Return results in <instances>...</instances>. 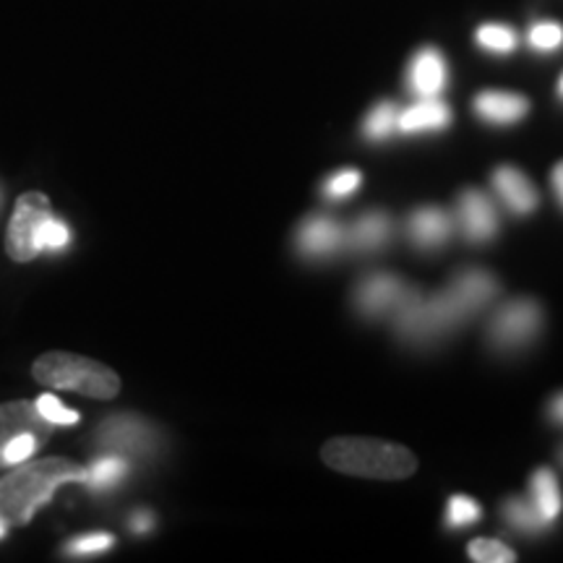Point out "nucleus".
Wrapping results in <instances>:
<instances>
[{"label":"nucleus","mask_w":563,"mask_h":563,"mask_svg":"<svg viewBox=\"0 0 563 563\" xmlns=\"http://www.w3.org/2000/svg\"><path fill=\"white\" fill-rule=\"evenodd\" d=\"M475 112L490 125H511L530 112V100L517 91H481L475 97Z\"/></svg>","instance_id":"nucleus-15"},{"label":"nucleus","mask_w":563,"mask_h":563,"mask_svg":"<svg viewBox=\"0 0 563 563\" xmlns=\"http://www.w3.org/2000/svg\"><path fill=\"white\" fill-rule=\"evenodd\" d=\"M399 133V108L394 102H378L363 121V136L368 141H386Z\"/></svg>","instance_id":"nucleus-20"},{"label":"nucleus","mask_w":563,"mask_h":563,"mask_svg":"<svg viewBox=\"0 0 563 563\" xmlns=\"http://www.w3.org/2000/svg\"><path fill=\"white\" fill-rule=\"evenodd\" d=\"M493 191L498 194L504 207L517 217L532 214L540 203V194L538 188L532 186V180L527 178L522 170L509 165L498 167V170L493 173Z\"/></svg>","instance_id":"nucleus-13"},{"label":"nucleus","mask_w":563,"mask_h":563,"mask_svg":"<svg viewBox=\"0 0 563 563\" xmlns=\"http://www.w3.org/2000/svg\"><path fill=\"white\" fill-rule=\"evenodd\" d=\"M102 439L115 452H144L150 446V426L129 415L112 418L102 426Z\"/></svg>","instance_id":"nucleus-17"},{"label":"nucleus","mask_w":563,"mask_h":563,"mask_svg":"<svg viewBox=\"0 0 563 563\" xmlns=\"http://www.w3.org/2000/svg\"><path fill=\"white\" fill-rule=\"evenodd\" d=\"M295 249L302 258H311V262L332 258L344 249V224L327 214L308 217L295 232Z\"/></svg>","instance_id":"nucleus-8"},{"label":"nucleus","mask_w":563,"mask_h":563,"mask_svg":"<svg viewBox=\"0 0 563 563\" xmlns=\"http://www.w3.org/2000/svg\"><path fill=\"white\" fill-rule=\"evenodd\" d=\"M34 405H37V410L45 415V418L51 420L53 426H76V422L81 420L79 412L70 410V407H66L63 402H58L53 394H42V397Z\"/></svg>","instance_id":"nucleus-27"},{"label":"nucleus","mask_w":563,"mask_h":563,"mask_svg":"<svg viewBox=\"0 0 563 563\" xmlns=\"http://www.w3.org/2000/svg\"><path fill=\"white\" fill-rule=\"evenodd\" d=\"M446 81L449 68L443 55L435 47H422V51H418V55L410 60V68H407V89L418 100H431V97H439L446 89Z\"/></svg>","instance_id":"nucleus-12"},{"label":"nucleus","mask_w":563,"mask_h":563,"mask_svg":"<svg viewBox=\"0 0 563 563\" xmlns=\"http://www.w3.org/2000/svg\"><path fill=\"white\" fill-rule=\"evenodd\" d=\"M53 220L51 199L40 191L21 194L13 207L11 222L5 228V253L16 264H30L45 251V235L47 222Z\"/></svg>","instance_id":"nucleus-5"},{"label":"nucleus","mask_w":563,"mask_h":563,"mask_svg":"<svg viewBox=\"0 0 563 563\" xmlns=\"http://www.w3.org/2000/svg\"><path fill=\"white\" fill-rule=\"evenodd\" d=\"M530 504L534 506V511L540 514V519L551 527L561 514V490H559V481L548 467L534 470L530 477Z\"/></svg>","instance_id":"nucleus-18"},{"label":"nucleus","mask_w":563,"mask_h":563,"mask_svg":"<svg viewBox=\"0 0 563 563\" xmlns=\"http://www.w3.org/2000/svg\"><path fill=\"white\" fill-rule=\"evenodd\" d=\"M551 186H553L555 199H559V203L563 207V159L559 162V165L553 167V173H551Z\"/></svg>","instance_id":"nucleus-31"},{"label":"nucleus","mask_w":563,"mask_h":563,"mask_svg":"<svg viewBox=\"0 0 563 563\" xmlns=\"http://www.w3.org/2000/svg\"><path fill=\"white\" fill-rule=\"evenodd\" d=\"M3 534H5V519L0 517V538H3Z\"/></svg>","instance_id":"nucleus-34"},{"label":"nucleus","mask_w":563,"mask_h":563,"mask_svg":"<svg viewBox=\"0 0 563 563\" xmlns=\"http://www.w3.org/2000/svg\"><path fill=\"white\" fill-rule=\"evenodd\" d=\"M456 222L470 243H488L498 235V209L483 191H464L456 201Z\"/></svg>","instance_id":"nucleus-9"},{"label":"nucleus","mask_w":563,"mask_h":563,"mask_svg":"<svg viewBox=\"0 0 563 563\" xmlns=\"http://www.w3.org/2000/svg\"><path fill=\"white\" fill-rule=\"evenodd\" d=\"M152 525H154L152 514H146V511H139L136 517L131 519V527H133V532H150V530H152Z\"/></svg>","instance_id":"nucleus-32"},{"label":"nucleus","mask_w":563,"mask_h":563,"mask_svg":"<svg viewBox=\"0 0 563 563\" xmlns=\"http://www.w3.org/2000/svg\"><path fill=\"white\" fill-rule=\"evenodd\" d=\"M543 306L532 298H514L504 302L488 321V344L498 352H519L543 332Z\"/></svg>","instance_id":"nucleus-6"},{"label":"nucleus","mask_w":563,"mask_h":563,"mask_svg":"<svg viewBox=\"0 0 563 563\" xmlns=\"http://www.w3.org/2000/svg\"><path fill=\"white\" fill-rule=\"evenodd\" d=\"M37 446H40V441L34 439V435H30V433L16 435V439H11L3 449H0V462H3V464H19V462L30 460Z\"/></svg>","instance_id":"nucleus-28"},{"label":"nucleus","mask_w":563,"mask_h":563,"mask_svg":"<svg viewBox=\"0 0 563 563\" xmlns=\"http://www.w3.org/2000/svg\"><path fill=\"white\" fill-rule=\"evenodd\" d=\"M112 543H115V540H112L110 532H89V534H84V538L70 540L68 553H76V555L102 553V551H108Z\"/></svg>","instance_id":"nucleus-29"},{"label":"nucleus","mask_w":563,"mask_h":563,"mask_svg":"<svg viewBox=\"0 0 563 563\" xmlns=\"http://www.w3.org/2000/svg\"><path fill=\"white\" fill-rule=\"evenodd\" d=\"M449 123H452V110L439 97L418 100L412 108L399 110V133H433L449 129Z\"/></svg>","instance_id":"nucleus-16"},{"label":"nucleus","mask_w":563,"mask_h":563,"mask_svg":"<svg viewBox=\"0 0 563 563\" xmlns=\"http://www.w3.org/2000/svg\"><path fill=\"white\" fill-rule=\"evenodd\" d=\"M527 40H530L532 51L553 53L563 45V26L555 24V21H538V24H532Z\"/></svg>","instance_id":"nucleus-25"},{"label":"nucleus","mask_w":563,"mask_h":563,"mask_svg":"<svg viewBox=\"0 0 563 563\" xmlns=\"http://www.w3.org/2000/svg\"><path fill=\"white\" fill-rule=\"evenodd\" d=\"M559 95L563 97V76H561V84H559Z\"/></svg>","instance_id":"nucleus-35"},{"label":"nucleus","mask_w":563,"mask_h":563,"mask_svg":"<svg viewBox=\"0 0 563 563\" xmlns=\"http://www.w3.org/2000/svg\"><path fill=\"white\" fill-rule=\"evenodd\" d=\"M477 45L493 55H509L517 51V32L506 24H483L475 34Z\"/></svg>","instance_id":"nucleus-21"},{"label":"nucleus","mask_w":563,"mask_h":563,"mask_svg":"<svg viewBox=\"0 0 563 563\" xmlns=\"http://www.w3.org/2000/svg\"><path fill=\"white\" fill-rule=\"evenodd\" d=\"M34 382L51 389L76 391L89 399H115L121 394V376L110 365L74 355V352L53 350L40 355L32 365Z\"/></svg>","instance_id":"nucleus-4"},{"label":"nucleus","mask_w":563,"mask_h":563,"mask_svg":"<svg viewBox=\"0 0 563 563\" xmlns=\"http://www.w3.org/2000/svg\"><path fill=\"white\" fill-rule=\"evenodd\" d=\"M548 415H551L553 422L563 426V391L555 394V397L551 399V405H548Z\"/></svg>","instance_id":"nucleus-33"},{"label":"nucleus","mask_w":563,"mask_h":563,"mask_svg":"<svg viewBox=\"0 0 563 563\" xmlns=\"http://www.w3.org/2000/svg\"><path fill=\"white\" fill-rule=\"evenodd\" d=\"M323 462L344 475L402 481L418 470V460L405 446L376 439H334L323 446Z\"/></svg>","instance_id":"nucleus-3"},{"label":"nucleus","mask_w":563,"mask_h":563,"mask_svg":"<svg viewBox=\"0 0 563 563\" xmlns=\"http://www.w3.org/2000/svg\"><path fill=\"white\" fill-rule=\"evenodd\" d=\"M363 186V175L357 170H340L334 175H329L327 183L321 186V194L327 196L329 201H342L347 199Z\"/></svg>","instance_id":"nucleus-24"},{"label":"nucleus","mask_w":563,"mask_h":563,"mask_svg":"<svg viewBox=\"0 0 563 563\" xmlns=\"http://www.w3.org/2000/svg\"><path fill=\"white\" fill-rule=\"evenodd\" d=\"M501 514H504V522L519 534H540L543 530H548V525L540 519V514L534 511L530 498H517V496L506 498L501 506Z\"/></svg>","instance_id":"nucleus-19"},{"label":"nucleus","mask_w":563,"mask_h":563,"mask_svg":"<svg viewBox=\"0 0 563 563\" xmlns=\"http://www.w3.org/2000/svg\"><path fill=\"white\" fill-rule=\"evenodd\" d=\"M454 230V220L441 207H420L407 220V238L418 251H439L449 243Z\"/></svg>","instance_id":"nucleus-11"},{"label":"nucleus","mask_w":563,"mask_h":563,"mask_svg":"<svg viewBox=\"0 0 563 563\" xmlns=\"http://www.w3.org/2000/svg\"><path fill=\"white\" fill-rule=\"evenodd\" d=\"M42 241H45V249L47 251H60L63 245L68 243V228L60 220H55V217H53V220L47 222Z\"/></svg>","instance_id":"nucleus-30"},{"label":"nucleus","mask_w":563,"mask_h":563,"mask_svg":"<svg viewBox=\"0 0 563 563\" xmlns=\"http://www.w3.org/2000/svg\"><path fill=\"white\" fill-rule=\"evenodd\" d=\"M24 433H30L40 443H45L53 433V422L30 399H16V402L0 405V449L11 439Z\"/></svg>","instance_id":"nucleus-10"},{"label":"nucleus","mask_w":563,"mask_h":563,"mask_svg":"<svg viewBox=\"0 0 563 563\" xmlns=\"http://www.w3.org/2000/svg\"><path fill=\"white\" fill-rule=\"evenodd\" d=\"M87 470L66 456H45V460L19 462L16 470L0 477V517L5 525L21 527L34 517L42 504L66 483H87Z\"/></svg>","instance_id":"nucleus-2"},{"label":"nucleus","mask_w":563,"mask_h":563,"mask_svg":"<svg viewBox=\"0 0 563 563\" xmlns=\"http://www.w3.org/2000/svg\"><path fill=\"white\" fill-rule=\"evenodd\" d=\"M470 559L477 563H514L517 553L509 545H504L501 540H473L470 543Z\"/></svg>","instance_id":"nucleus-26"},{"label":"nucleus","mask_w":563,"mask_h":563,"mask_svg":"<svg viewBox=\"0 0 563 563\" xmlns=\"http://www.w3.org/2000/svg\"><path fill=\"white\" fill-rule=\"evenodd\" d=\"M87 473H89L87 483L91 488L108 490L115 483L123 481L125 473H129V464H125V460H121V456H102L100 462L91 464Z\"/></svg>","instance_id":"nucleus-22"},{"label":"nucleus","mask_w":563,"mask_h":563,"mask_svg":"<svg viewBox=\"0 0 563 563\" xmlns=\"http://www.w3.org/2000/svg\"><path fill=\"white\" fill-rule=\"evenodd\" d=\"M410 290L412 287L405 279L394 277V274H371L357 285L355 308L365 319H384V316L397 313V308L402 306Z\"/></svg>","instance_id":"nucleus-7"},{"label":"nucleus","mask_w":563,"mask_h":563,"mask_svg":"<svg viewBox=\"0 0 563 563\" xmlns=\"http://www.w3.org/2000/svg\"><path fill=\"white\" fill-rule=\"evenodd\" d=\"M481 514V506L470 496H452L446 506V527L449 530H462V527L475 525Z\"/></svg>","instance_id":"nucleus-23"},{"label":"nucleus","mask_w":563,"mask_h":563,"mask_svg":"<svg viewBox=\"0 0 563 563\" xmlns=\"http://www.w3.org/2000/svg\"><path fill=\"white\" fill-rule=\"evenodd\" d=\"M496 295L498 279L490 272L473 266L456 274L443 290L433 295H422L412 287L397 313L391 316L394 329L407 344L426 347L454 334L462 323L485 311Z\"/></svg>","instance_id":"nucleus-1"},{"label":"nucleus","mask_w":563,"mask_h":563,"mask_svg":"<svg viewBox=\"0 0 563 563\" xmlns=\"http://www.w3.org/2000/svg\"><path fill=\"white\" fill-rule=\"evenodd\" d=\"M391 217L384 211H365L344 228V245L355 253H376L391 241Z\"/></svg>","instance_id":"nucleus-14"}]
</instances>
